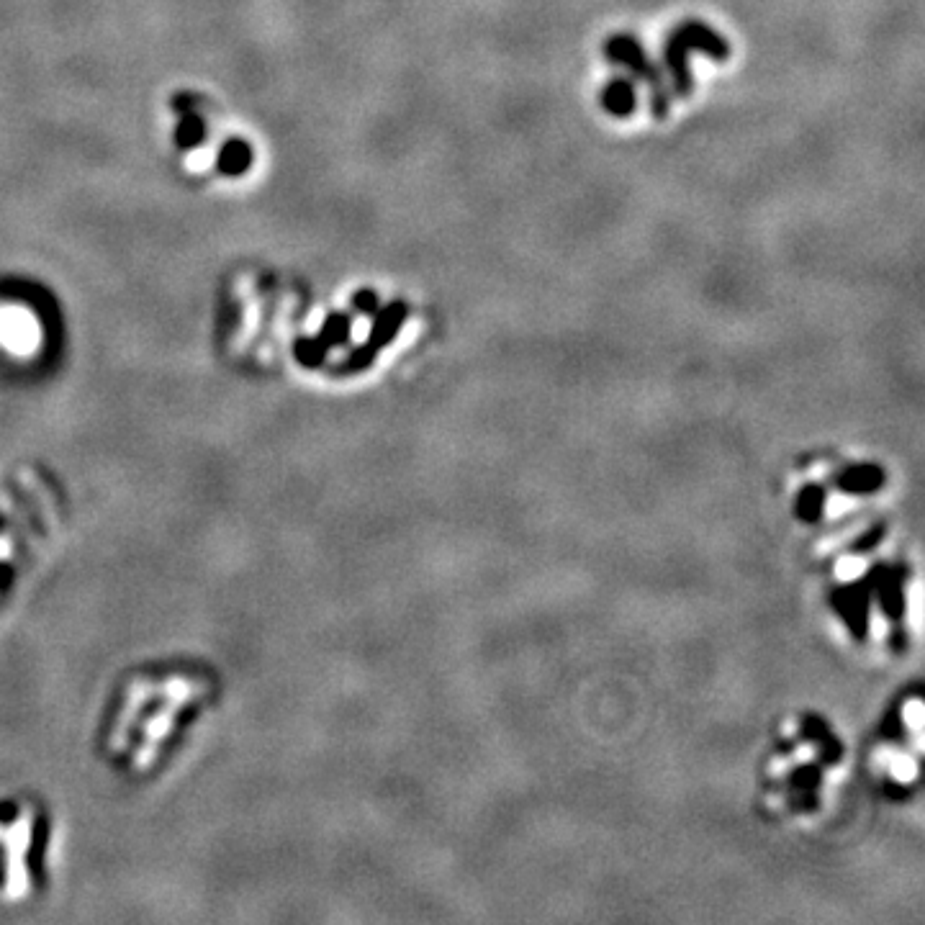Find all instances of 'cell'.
Here are the masks:
<instances>
[{"mask_svg":"<svg viewBox=\"0 0 925 925\" xmlns=\"http://www.w3.org/2000/svg\"><path fill=\"white\" fill-rule=\"evenodd\" d=\"M689 52H702L717 62L730 57V44L723 34H717L712 26L702 24L697 18H687L684 24L676 26L663 47V62L671 75V85L679 98L692 93V72H689Z\"/></svg>","mask_w":925,"mask_h":925,"instance_id":"cell-1","label":"cell"},{"mask_svg":"<svg viewBox=\"0 0 925 925\" xmlns=\"http://www.w3.org/2000/svg\"><path fill=\"white\" fill-rule=\"evenodd\" d=\"M604 54L609 57V62L622 65L633 78H638L640 83H645L651 88L653 116H656V119H666V114H669V90H666V83H663L661 70H658L656 62L648 57L643 44H640L633 34H612L607 39V44H604Z\"/></svg>","mask_w":925,"mask_h":925,"instance_id":"cell-2","label":"cell"},{"mask_svg":"<svg viewBox=\"0 0 925 925\" xmlns=\"http://www.w3.org/2000/svg\"><path fill=\"white\" fill-rule=\"evenodd\" d=\"M602 108L609 116L617 119H627L635 114L638 108V88L627 75H615L609 78L607 85L602 88Z\"/></svg>","mask_w":925,"mask_h":925,"instance_id":"cell-3","label":"cell"},{"mask_svg":"<svg viewBox=\"0 0 925 925\" xmlns=\"http://www.w3.org/2000/svg\"><path fill=\"white\" fill-rule=\"evenodd\" d=\"M355 304H358V309L363 311V314H373V311H376V306H378L376 293H370V291L358 293V299H355Z\"/></svg>","mask_w":925,"mask_h":925,"instance_id":"cell-4","label":"cell"}]
</instances>
